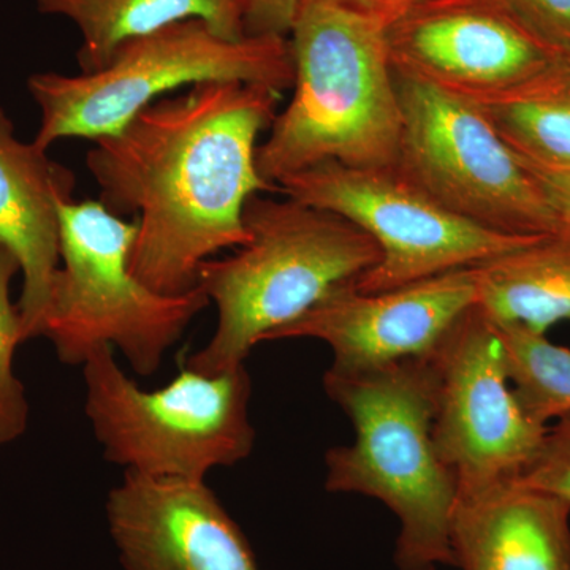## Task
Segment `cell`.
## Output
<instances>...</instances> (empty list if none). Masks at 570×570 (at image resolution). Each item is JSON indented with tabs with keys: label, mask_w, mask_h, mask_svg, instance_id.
<instances>
[{
	"label": "cell",
	"mask_w": 570,
	"mask_h": 570,
	"mask_svg": "<svg viewBox=\"0 0 570 570\" xmlns=\"http://www.w3.org/2000/svg\"><path fill=\"white\" fill-rule=\"evenodd\" d=\"M281 99L268 86L200 82L92 141L100 202L137 216L130 269L157 294L193 291L205 262L247 242V202L277 193L258 174L257 141Z\"/></svg>",
	"instance_id": "cell-1"
},
{
	"label": "cell",
	"mask_w": 570,
	"mask_h": 570,
	"mask_svg": "<svg viewBox=\"0 0 570 570\" xmlns=\"http://www.w3.org/2000/svg\"><path fill=\"white\" fill-rule=\"evenodd\" d=\"M288 41L294 96L258 146L262 178L277 189L324 164L395 167L401 104L387 24L333 0H303Z\"/></svg>",
	"instance_id": "cell-2"
},
{
	"label": "cell",
	"mask_w": 570,
	"mask_h": 570,
	"mask_svg": "<svg viewBox=\"0 0 570 570\" xmlns=\"http://www.w3.org/2000/svg\"><path fill=\"white\" fill-rule=\"evenodd\" d=\"M247 242L200 266L197 287L217 307L216 332L186 367L216 376L245 365L257 344L379 261V247L354 224L302 204L254 195L246 204Z\"/></svg>",
	"instance_id": "cell-3"
},
{
	"label": "cell",
	"mask_w": 570,
	"mask_h": 570,
	"mask_svg": "<svg viewBox=\"0 0 570 570\" xmlns=\"http://www.w3.org/2000/svg\"><path fill=\"white\" fill-rule=\"evenodd\" d=\"M324 385L355 431L352 444L326 452L325 489L377 499L395 513L397 569L453 566L459 485L434 448L436 377L428 356L360 373L326 370Z\"/></svg>",
	"instance_id": "cell-4"
},
{
	"label": "cell",
	"mask_w": 570,
	"mask_h": 570,
	"mask_svg": "<svg viewBox=\"0 0 570 570\" xmlns=\"http://www.w3.org/2000/svg\"><path fill=\"white\" fill-rule=\"evenodd\" d=\"M294 78L288 37L227 40L204 21L176 22L122 45L96 73L31 75L28 89L41 112L33 145L48 151L67 138L108 137L184 86L236 81L284 92L294 86Z\"/></svg>",
	"instance_id": "cell-5"
},
{
	"label": "cell",
	"mask_w": 570,
	"mask_h": 570,
	"mask_svg": "<svg viewBox=\"0 0 570 570\" xmlns=\"http://www.w3.org/2000/svg\"><path fill=\"white\" fill-rule=\"evenodd\" d=\"M61 245L43 335L66 365L81 366L97 347L118 348L135 373L151 376L206 306L200 287L163 295L130 269L137 223L102 202L59 206Z\"/></svg>",
	"instance_id": "cell-6"
},
{
	"label": "cell",
	"mask_w": 570,
	"mask_h": 570,
	"mask_svg": "<svg viewBox=\"0 0 570 570\" xmlns=\"http://www.w3.org/2000/svg\"><path fill=\"white\" fill-rule=\"evenodd\" d=\"M85 412L104 459L156 479L205 480L254 450L253 382L246 366L204 376L183 366L159 390H142L97 347L82 363Z\"/></svg>",
	"instance_id": "cell-7"
},
{
	"label": "cell",
	"mask_w": 570,
	"mask_h": 570,
	"mask_svg": "<svg viewBox=\"0 0 570 570\" xmlns=\"http://www.w3.org/2000/svg\"><path fill=\"white\" fill-rule=\"evenodd\" d=\"M401 104L395 168L449 212L498 234L560 235L535 176L468 97L396 73Z\"/></svg>",
	"instance_id": "cell-8"
},
{
	"label": "cell",
	"mask_w": 570,
	"mask_h": 570,
	"mask_svg": "<svg viewBox=\"0 0 570 570\" xmlns=\"http://www.w3.org/2000/svg\"><path fill=\"white\" fill-rule=\"evenodd\" d=\"M284 197L344 217L379 247V261L355 281L356 291H392L478 266L543 238L498 234L449 212L395 167L324 164L277 184Z\"/></svg>",
	"instance_id": "cell-9"
},
{
	"label": "cell",
	"mask_w": 570,
	"mask_h": 570,
	"mask_svg": "<svg viewBox=\"0 0 570 570\" xmlns=\"http://www.w3.org/2000/svg\"><path fill=\"white\" fill-rule=\"evenodd\" d=\"M436 377L433 441L459 494L515 482L547 426L521 407L493 324L472 306L428 355Z\"/></svg>",
	"instance_id": "cell-10"
},
{
	"label": "cell",
	"mask_w": 570,
	"mask_h": 570,
	"mask_svg": "<svg viewBox=\"0 0 570 570\" xmlns=\"http://www.w3.org/2000/svg\"><path fill=\"white\" fill-rule=\"evenodd\" d=\"M396 73L472 100L508 92L562 56L535 36L505 0H434L387 28Z\"/></svg>",
	"instance_id": "cell-11"
},
{
	"label": "cell",
	"mask_w": 570,
	"mask_h": 570,
	"mask_svg": "<svg viewBox=\"0 0 570 570\" xmlns=\"http://www.w3.org/2000/svg\"><path fill=\"white\" fill-rule=\"evenodd\" d=\"M478 303V266L453 269L392 288L341 285L269 341L309 337L332 348L336 373H360L426 358L463 314Z\"/></svg>",
	"instance_id": "cell-12"
},
{
	"label": "cell",
	"mask_w": 570,
	"mask_h": 570,
	"mask_svg": "<svg viewBox=\"0 0 570 570\" xmlns=\"http://www.w3.org/2000/svg\"><path fill=\"white\" fill-rule=\"evenodd\" d=\"M105 512L124 570H261L205 480L124 471Z\"/></svg>",
	"instance_id": "cell-13"
},
{
	"label": "cell",
	"mask_w": 570,
	"mask_h": 570,
	"mask_svg": "<svg viewBox=\"0 0 570 570\" xmlns=\"http://www.w3.org/2000/svg\"><path fill=\"white\" fill-rule=\"evenodd\" d=\"M77 178L32 142L21 141L0 107V245L22 275L20 311L24 341L43 335L52 283L59 269V206L73 198Z\"/></svg>",
	"instance_id": "cell-14"
},
{
	"label": "cell",
	"mask_w": 570,
	"mask_h": 570,
	"mask_svg": "<svg viewBox=\"0 0 570 570\" xmlns=\"http://www.w3.org/2000/svg\"><path fill=\"white\" fill-rule=\"evenodd\" d=\"M450 550L461 570H570V502L519 482L459 494Z\"/></svg>",
	"instance_id": "cell-15"
},
{
	"label": "cell",
	"mask_w": 570,
	"mask_h": 570,
	"mask_svg": "<svg viewBox=\"0 0 570 570\" xmlns=\"http://www.w3.org/2000/svg\"><path fill=\"white\" fill-rule=\"evenodd\" d=\"M40 13L69 18L80 29L77 59L81 73H96L115 52L187 20L206 22L227 40L247 37L243 0H36Z\"/></svg>",
	"instance_id": "cell-16"
},
{
	"label": "cell",
	"mask_w": 570,
	"mask_h": 570,
	"mask_svg": "<svg viewBox=\"0 0 570 570\" xmlns=\"http://www.w3.org/2000/svg\"><path fill=\"white\" fill-rule=\"evenodd\" d=\"M475 306L493 324L538 335L569 321L570 236H543L478 265Z\"/></svg>",
	"instance_id": "cell-17"
},
{
	"label": "cell",
	"mask_w": 570,
	"mask_h": 570,
	"mask_svg": "<svg viewBox=\"0 0 570 570\" xmlns=\"http://www.w3.org/2000/svg\"><path fill=\"white\" fill-rule=\"evenodd\" d=\"M524 164L570 168V59L508 92L474 100Z\"/></svg>",
	"instance_id": "cell-18"
},
{
	"label": "cell",
	"mask_w": 570,
	"mask_h": 570,
	"mask_svg": "<svg viewBox=\"0 0 570 570\" xmlns=\"http://www.w3.org/2000/svg\"><path fill=\"white\" fill-rule=\"evenodd\" d=\"M493 326L510 384L524 412L546 426L550 420L570 414V348L557 346L546 335L521 326Z\"/></svg>",
	"instance_id": "cell-19"
},
{
	"label": "cell",
	"mask_w": 570,
	"mask_h": 570,
	"mask_svg": "<svg viewBox=\"0 0 570 570\" xmlns=\"http://www.w3.org/2000/svg\"><path fill=\"white\" fill-rule=\"evenodd\" d=\"M18 273L17 258L0 245V445L21 438L29 422L24 385L13 371L14 351L24 343L20 311L10 298V284Z\"/></svg>",
	"instance_id": "cell-20"
},
{
	"label": "cell",
	"mask_w": 570,
	"mask_h": 570,
	"mask_svg": "<svg viewBox=\"0 0 570 570\" xmlns=\"http://www.w3.org/2000/svg\"><path fill=\"white\" fill-rule=\"evenodd\" d=\"M515 482L570 502V414L547 426L538 453Z\"/></svg>",
	"instance_id": "cell-21"
},
{
	"label": "cell",
	"mask_w": 570,
	"mask_h": 570,
	"mask_svg": "<svg viewBox=\"0 0 570 570\" xmlns=\"http://www.w3.org/2000/svg\"><path fill=\"white\" fill-rule=\"evenodd\" d=\"M543 43L570 59V0H505Z\"/></svg>",
	"instance_id": "cell-22"
},
{
	"label": "cell",
	"mask_w": 570,
	"mask_h": 570,
	"mask_svg": "<svg viewBox=\"0 0 570 570\" xmlns=\"http://www.w3.org/2000/svg\"><path fill=\"white\" fill-rule=\"evenodd\" d=\"M247 36L288 37L303 0H243Z\"/></svg>",
	"instance_id": "cell-23"
},
{
	"label": "cell",
	"mask_w": 570,
	"mask_h": 570,
	"mask_svg": "<svg viewBox=\"0 0 570 570\" xmlns=\"http://www.w3.org/2000/svg\"><path fill=\"white\" fill-rule=\"evenodd\" d=\"M523 163V160H521ZM524 164V163H523ZM527 165L538 179L551 208L560 220L561 234L570 236V168H543Z\"/></svg>",
	"instance_id": "cell-24"
},
{
	"label": "cell",
	"mask_w": 570,
	"mask_h": 570,
	"mask_svg": "<svg viewBox=\"0 0 570 570\" xmlns=\"http://www.w3.org/2000/svg\"><path fill=\"white\" fill-rule=\"evenodd\" d=\"M333 2L343 3L348 9L370 14L387 24L389 28L392 22L400 20L409 11L425 6L428 2H434V0H333Z\"/></svg>",
	"instance_id": "cell-25"
}]
</instances>
